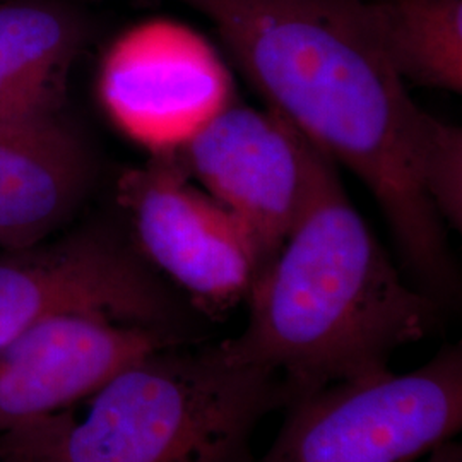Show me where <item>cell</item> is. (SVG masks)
<instances>
[{
    "label": "cell",
    "mask_w": 462,
    "mask_h": 462,
    "mask_svg": "<svg viewBox=\"0 0 462 462\" xmlns=\"http://www.w3.org/2000/svg\"><path fill=\"white\" fill-rule=\"evenodd\" d=\"M208 17L235 64L298 133L366 185L416 286L454 297L444 221L421 185L437 116L414 103L365 0H180Z\"/></svg>",
    "instance_id": "obj_1"
},
{
    "label": "cell",
    "mask_w": 462,
    "mask_h": 462,
    "mask_svg": "<svg viewBox=\"0 0 462 462\" xmlns=\"http://www.w3.org/2000/svg\"><path fill=\"white\" fill-rule=\"evenodd\" d=\"M247 301L245 329L219 345L231 362L280 375L286 404L387 372L397 349L440 319V303L402 280L312 143L303 208Z\"/></svg>",
    "instance_id": "obj_2"
},
{
    "label": "cell",
    "mask_w": 462,
    "mask_h": 462,
    "mask_svg": "<svg viewBox=\"0 0 462 462\" xmlns=\"http://www.w3.org/2000/svg\"><path fill=\"white\" fill-rule=\"evenodd\" d=\"M286 404L280 375L231 362L217 343L163 347L118 370L83 418L50 414L0 435L17 462H254L261 420Z\"/></svg>",
    "instance_id": "obj_3"
},
{
    "label": "cell",
    "mask_w": 462,
    "mask_h": 462,
    "mask_svg": "<svg viewBox=\"0 0 462 462\" xmlns=\"http://www.w3.org/2000/svg\"><path fill=\"white\" fill-rule=\"evenodd\" d=\"M284 408L259 462H414L461 431V346L410 374L339 382Z\"/></svg>",
    "instance_id": "obj_4"
},
{
    "label": "cell",
    "mask_w": 462,
    "mask_h": 462,
    "mask_svg": "<svg viewBox=\"0 0 462 462\" xmlns=\"http://www.w3.org/2000/svg\"><path fill=\"white\" fill-rule=\"evenodd\" d=\"M118 202L141 257L165 273L208 315L247 300L261 257L245 226L185 173L173 151L127 170Z\"/></svg>",
    "instance_id": "obj_5"
},
{
    "label": "cell",
    "mask_w": 462,
    "mask_h": 462,
    "mask_svg": "<svg viewBox=\"0 0 462 462\" xmlns=\"http://www.w3.org/2000/svg\"><path fill=\"white\" fill-rule=\"evenodd\" d=\"M91 312L177 329L180 310L151 265L106 231H78L0 255V347L53 315Z\"/></svg>",
    "instance_id": "obj_6"
},
{
    "label": "cell",
    "mask_w": 462,
    "mask_h": 462,
    "mask_svg": "<svg viewBox=\"0 0 462 462\" xmlns=\"http://www.w3.org/2000/svg\"><path fill=\"white\" fill-rule=\"evenodd\" d=\"M173 152L194 183L245 226L263 273L307 199L310 141L271 108L233 98Z\"/></svg>",
    "instance_id": "obj_7"
},
{
    "label": "cell",
    "mask_w": 462,
    "mask_h": 462,
    "mask_svg": "<svg viewBox=\"0 0 462 462\" xmlns=\"http://www.w3.org/2000/svg\"><path fill=\"white\" fill-rule=\"evenodd\" d=\"M98 97L122 133L162 154L180 148L233 93L230 74L208 42L160 19L122 34L106 51Z\"/></svg>",
    "instance_id": "obj_8"
},
{
    "label": "cell",
    "mask_w": 462,
    "mask_h": 462,
    "mask_svg": "<svg viewBox=\"0 0 462 462\" xmlns=\"http://www.w3.org/2000/svg\"><path fill=\"white\" fill-rule=\"evenodd\" d=\"M183 336L91 312L53 315L0 347V435L91 396L118 370Z\"/></svg>",
    "instance_id": "obj_9"
},
{
    "label": "cell",
    "mask_w": 462,
    "mask_h": 462,
    "mask_svg": "<svg viewBox=\"0 0 462 462\" xmlns=\"http://www.w3.org/2000/svg\"><path fill=\"white\" fill-rule=\"evenodd\" d=\"M91 156L59 116L0 122V248L45 242L79 206Z\"/></svg>",
    "instance_id": "obj_10"
},
{
    "label": "cell",
    "mask_w": 462,
    "mask_h": 462,
    "mask_svg": "<svg viewBox=\"0 0 462 462\" xmlns=\"http://www.w3.org/2000/svg\"><path fill=\"white\" fill-rule=\"evenodd\" d=\"M83 24L43 2L0 5V122L57 116Z\"/></svg>",
    "instance_id": "obj_11"
},
{
    "label": "cell",
    "mask_w": 462,
    "mask_h": 462,
    "mask_svg": "<svg viewBox=\"0 0 462 462\" xmlns=\"http://www.w3.org/2000/svg\"><path fill=\"white\" fill-rule=\"evenodd\" d=\"M402 81L459 93L462 0H365Z\"/></svg>",
    "instance_id": "obj_12"
},
{
    "label": "cell",
    "mask_w": 462,
    "mask_h": 462,
    "mask_svg": "<svg viewBox=\"0 0 462 462\" xmlns=\"http://www.w3.org/2000/svg\"><path fill=\"white\" fill-rule=\"evenodd\" d=\"M421 185L439 217L452 228L462 225V133L437 120L421 158Z\"/></svg>",
    "instance_id": "obj_13"
},
{
    "label": "cell",
    "mask_w": 462,
    "mask_h": 462,
    "mask_svg": "<svg viewBox=\"0 0 462 462\" xmlns=\"http://www.w3.org/2000/svg\"><path fill=\"white\" fill-rule=\"evenodd\" d=\"M429 462H462V448L454 440H447L430 452Z\"/></svg>",
    "instance_id": "obj_14"
},
{
    "label": "cell",
    "mask_w": 462,
    "mask_h": 462,
    "mask_svg": "<svg viewBox=\"0 0 462 462\" xmlns=\"http://www.w3.org/2000/svg\"><path fill=\"white\" fill-rule=\"evenodd\" d=\"M0 462H17V461H7V459H0Z\"/></svg>",
    "instance_id": "obj_15"
}]
</instances>
